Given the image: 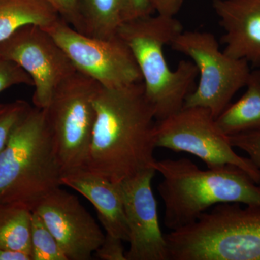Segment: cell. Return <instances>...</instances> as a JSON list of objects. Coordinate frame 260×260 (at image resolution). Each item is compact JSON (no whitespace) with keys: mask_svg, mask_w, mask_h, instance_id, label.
<instances>
[{"mask_svg":"<svg viewBox=\"0 0 260 260\" xmlns=\"http://www.w3.org/2000/svg\"><path fill=\"white\" fill-rule=\"evenodd\" d=\"M60 18L45 0H0V42L25 25L47 26Z\"/></svg>","mask_w":260,"mask_h":260,"instance_id":"17","label":"cell"},{"mask_svg":"<svg viewBox=\"0 0 260 260\" xmlns=\"http://www.w3.org/2000/svg\"><path fill=\"white\" fill-rule=\"evenodd\" d=\"M18 85L32 86L34 83L30 75L21 67L0 54V93Z\"/></svg>","mask_w":260,"mask_h":260,"instance_id":"21","label":"cell"},{"mask_svg":"<svg viewBox=\"0 0 260 260\" xmlns=\"http://www.w3.org/2000/svg\"><path fill=\"white\" fill-rule=\"evenodd\" d=\"M62 175L44 110L30 107L0 152V203L34 211Z\"/></svg>","mask_w":260,"mask_h":260,"instance_id":"3","label":"cell"},{"mask_svg":"<svg viewBox=\"0 0 260 260\" xmlns=\"http://www.w3.org/2000/svg\"><path fill=\"white\" fill-rule=\"evenodd\" d=\"M170 46L190 57L198 70V87L186 97L184 107L206 108L216 119L246 87L251 73L249 63L220 51L216 38L209 32L183 30Z\"/></svg>","mask_w":260,"mask_h":260,"instance_id":"7","label":"cell"},{"mask_svg":"<svg viewBox=\"0 0 260 260\" xmlns=\"http://www.w3.org/2000/svg\"><path fill=\"white\" fill-rule=\"evenodd\" d=\"M234 148L244 150L249 158L260 169V132L241 133L228 136Z\"/></svg>","mask_w":260,"mask_h":260,"instance_id":"22","label":"cell"},{"mask_svg":"<svg viewBox=\"0 0 260 260\" xmlns=\"http://www.w3.org/2000/svg\"><path fill=\"white\" fill-rule=\"evenodd\" d=\"M156 170L145 169L119 183L129 230L126 260H169L152 189Z\"/></svg>","mask_w":260,"mask_h":260,"instance_id":"11","label":"cell"},{"mask_svg":"<svg viewBox=\"0 0 260 260\" xmlns=\"http://www.w3.org/2000/svg\"><path fill=\"white\" fill-rule=\"evenodd\" d=\"M99 87L93 78L76 71L56 88L43 109L63 174L86 166Z\"/></svg>","mask_w":260,"mask_h":260,"instance_id":"6","label":"cell"},{"mask_svg":"<svg viewBox=\"0 0 260 260\" xmlns=\"http://www.w3.org/2000/svg\"><path fill=\"white\" fill-rule=\"evenodd\" d=\"M30 107L23 100L0 103V152L6 145L15 124Z\"/></svg>","mask_w":260,"mask_h":260,"instance_id":"20","label":"cell"},{"mask_svg":"<svg viewBox=\"0 0 260 260\" xmlns=\"http://www.w3.org/2000/svg\"><path fill=\"white\" fill-rule=\"evenodd\" d=\"M94 107L95 124L85 169L114 183L155 169L158 121L143 82L120 88L100 85Z\"/></svg>","mask_w":260,"mask_h":260,"instance_id":"1","label":"cell"},{"mask_svg":"<svg viewBox=\"0 0 260 260\" xmlns=\"http://www.w3.org/2000/svg\"><path fill=\"white\" fill-rule=\"evenodd\" d=\"M164 177L158 191L165 205L164 225L173 231L195 221L210 207L225 203L260 205V186L241 168L202 170L187 158L157 160Z\"/></svg>","mask_w":260,"mask_h":260,"instance_id":"2","label":"cell"},{"mask_svg":"<svg viewBox=\"0 0 260 260\" xmlns=\"http://www.w3.org/2000/svg\"><path fill=\"white\" fill-rule=\"evenodd\" d=\"M80 31L89 37L110 39L127 17L129 0H77Z\"/></svg>","mask_w":260,"mask_h":260,"instance_id":"15","label":"cell"},{"mask_svg":"<svg viewBox=\"0 0 260 260\" xmlns=\"http://www.w3.org/2000/svg\"><path fill=\"white\" fill-rule=\"evenodd\" d=\"M153 12L167 17H175L183 4V0H149Z\"/></svg>","mask_w":260,"mask_h":260,"instance_id":"25","label":"cell"},{"mask_svg":"<svg viewBox=\"0 0 260 260\" xmlns=\"http://www.w3.org/2000/svg\"><path fill=\"white\" fill-rule=\"evenodd\" d=\"M153 13L149 0H129V8L126 21L140 17L153 15Z\"/></svg>","mask_w":260,"mask_h":260,"instance_id":"26","label":"cell"},{"mask_svg":"<svg viewBox=\"0 0 260 260\" xmlns=\"http://www.w3.org/2000/svg\"><path fill=\"white\" fill-rule=\"evenodd\" d=\"M32 260H68L56 238L36 211L30 218Z\"/></svg>","mask_w":260,"mask_h":260,"instance_id":"19","label":"cell"},{"mask_svg":"<svg viewBox=\"0 0 260 260\" xmlns=\"http://www.w3.org/2000/svg\"><path fill=\"white\" fill-rule=\"evenodd\" d=\"M123 241L119 238L106 234L102 244L94 254L102 260H126Z\"/></svg>","mask_w":260,"mask_h":260,"instance_id":"23","label":"cell"},{"mask_svg":"<svg viewBox=\"0 0 260 260\" xmlns=\"http://www.w3.org/2000/svg\"><path fill=\"white\" fill-rule=\"evenodd\" d=\"M61 185L78 191L93 205L106 234L129 242L119 183L112 182L88 169H80L63 174Z\"/></svg>","mask_w":260,"mask_h":260,"instance_id":"14","label":"cell"},{"mask_svg":"<svg viewBox=\"0 0 260 260\" xmlns=\"http://www.w3.org/2000/svg\"><path fill=\"white\" fill-rule=\"evenodd\" d=\"M67 23L80 31V20L77 0H45Z\"/></svg>","mask_w":260,"mask_h":260,"instance_id":"24","label":"cell"},{"mask_svg":"<svg viewBox=\"0 0 260 260\" xmlns=\"http://www.w3.org/2000/svg\"><path fill=\"white\" fill-rule=\"evenodd\" d=\"M155 145L185 152L205 162L208 168L234 165L245 171L260 184V169L250 158L238 155L208 109L183 107L157 123Z\"/></svg>","mask_w":260,"mask_h":260,"instance_id":"8","label":"cell"},{"mask_svg":"<svg viewBox=\"0 0 260 260\" xmlns=\"http://www.w3.org/2000/svg\"><path fill=\"white\" fill-rule=\"evenodd\" d=\"M37 212L56 238L68 260H89L105 234L75 195L57 188L38 205Z\"/></svg>","mask_w":260,"mask_h":260,"instance_id":"12","label":"cell"},{"mask_svg":"<svg viewBox=\"0 0 260 260\" xmlns=\"http://www.w3.org/2000/svg\"><path fill=\"white\" fill-rule=\"evenodd\" d=\"M55 39L78 72L106 88H120L143 82L133 53L119 36L89 37L62 19L43 27Z\"/></svg>","mask_w":260,"mask_h":260,"instance_id":"9","label":"cell"},{"mask_svg":"<svg viewBox=\"0 0 260 260\" xmlns=\"http://www.w3.org/2000/svg\"><path fill=\"white\" fill-rule=\"evenodd\" d=\"M246 87L241 99L229 104L215 119L227 136L260 132V69L251 71Z\"/></svg>","mask_w":260,"mask_h":260,"instance_id":"16","label":"cell"},{"mask_svg":"<svg viewBox=\"0 0 260 260\" xmlns=\"http://www.w3.org/2000/svg\"><path fill=\"white\" fill-rule=\"evenodd\" d=\"M31 214L25 208L0 203V249L23 251L31 255Z\"/></svg>","mask_w":260,"mask_h":260,"instance_id":"18","label":"cell"},{"mask_svg":"<svg viewBox=\"0 0 260 260\" xmlns=\"http://www.w3.org/2000/svg\"><path fill=\"white\" fill-rule=\"evenodd\" d=\"M164 237L169 260H260V205L220 203Z\"/></svg>","mask_w":260,"mask_h":260,"instance_id":"5","label":"cell"},{"mask_svg":"<svg viewBox=\"0 0 260 260\" xmlns=\"http://www.w3.org/2000/svg\"><path fill=\"white\" fill-rule=\"evenodd\" d=\"M225 30L223 52L260 66V0H213Z\"/></svg>","mask_w":260,"mask_h":260,"instance_id":"13","label":"cell"},{"mask_svg":"<svg viewBox=\"0 0 260 260\" xmlns=\"http://www.w3.org/2000/svg\"><path fill=\"white\" fill-rule=\"evenodd\" d=\"M0 54L18 64L34 87V107L44 109L56 88L78 71L68 54L43 27L28 25L0 42Z\"/></svg>","mask_w":260,"mask_h":260,"instance_id":"10","label":"cell"},{"mask_svg":"<svg viewBox=\"0 0 260 260\" xmlns=\"http://www.w3.org/2000/svg\"><path fill=\"white\" fill-rule=\"evenodd\" d=\"M182 31L175 17L158 14L128 20L118 30L138 65L145 95L158 121L182 109L198 76L193 61H181L172 70L164 55V47Z\"/></svg>","mask_w":260,"mask_h":260,"instance_id":"4","label":"cell"},{"mask_svg":"<svg viewBox=\"0 0 260 260\" xmlns=\"http://www.w3.org/2000/svg\"><path fill=\"white\" fill-rule=\"evenodd\" d=\"M0 260H32V256L23 251L0 249Z\"/></svg>","mask_w":260,"mask_h":260,"instance_id":"27","label":"cell"}]
</instances>
